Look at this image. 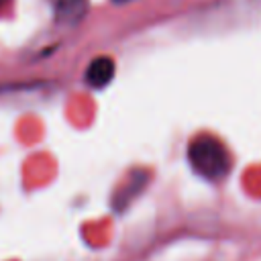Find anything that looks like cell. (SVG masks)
Listing matches in <instances>:
<instances>
[{
  "mask_svg": "<svg viewBox=\"0 0 261 261\" xmlns=\"http://www.w3.org/2000/svg\"><path fill=\"white\" fill-rule=\"evenodd\" d=\"M188 159L192 169L204 179L218 181L230 171V153L212 135H198L188 147Z\"/></svg>",
  "mask_w": 261,
  "mask_h": 261,
  "instance_id": "6da1fadb",
  "label": "cell"
},
{
  "mask_svg": "<svg viewBox=\"0 0 261 261\" xmlns=\"http://www.w3.org/2000/svg\"><path fill=\"white\" fill-rule=\"evenodd\" d=\"M147 184H149V173H147L145 169H135V171H130V173L122 179L120 188L114 192V198H112L114 210H116V212L126 210L128 204L145 190Z\"/></svg>",
  "mask_w": 261,
  "mask_h": 261,
  "instance_id": "7a4b0ae2",
  "label": "cell"
},
{
  "mask_svg": "<svg viewBox=\"0 0 261 261\" xmlns=\"http://www.w3.org/2000/svg\"><path fill=\"white\" fill-rule=\"evenodd\" d=\"M112 77H114V61L106 55L96 57L86 69V82L92 88H104L112 82Z\"/></svg>",
  "mask_w": 261,
  "mask_h": 261,
  "instance_id": "3957f363",
  "label": "cell"
},
{
  "mask_svg": "<svg viewBox=\"0 0 261 261\" xmlns=\"http://www.w3.org/2000/svg\"><path fill=\"white\" fill-rule=\"evenodd\" d=\"M55 16L61 22H77L86 14V0H53Z\"/></svg>",
  "mask_w": 261,
  "mask_h": 261,
  "instance_id": "277c9868",
  "label": "cell"
},
{
  "mask_svg": "<svg viewBox=\"0 0 261 261\" xmlns=\"http://www.w3.org/2000/svg\"><path fill=\"white\" fill-rule=\"evenodd\" d=\"M114 2H118V4H122V2H130V0H114Z\"/></svg>",
  "mask_w": 261,
  "mask_h": 261,
  "instance_id": "5b68a950",
  "label": "cell"
}]
</instances>
